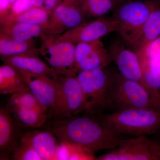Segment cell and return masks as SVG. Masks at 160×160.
<instances>
[{"mask_svg": "<svg viewBox=\"0 0 160 160\" xmlns=\"http://www.w3.org/2000/svg\"><path fill=\"white\" fill-rule=\"evenodd\" d=\"M89 115L52 119L46 129L52 132L59 141L82 146L94 154L103 149H114L128 138L108 130L94 116Z\"/></svg>", "mask_w": 160, "mask_h": 160, "instance_id": "obj_1", "label": "cell"}, {"mask_svg": "<svg viewBox=\"0 0 160 160\" xmlns=\"http://www.w3.org/2000/svg\"><path fill=\"white\" fill-rule=\"evenodd\" d=\"M95 117L106 129L117 134L137 137L160 131V110L131 108L102 113Z\"/></svg>", "mask_w": 160, "mask_h": 160, "instance_id": "obj_2", "label": "cell"}, {"mask_svg": "<svg viewBox=\"0 0 160 160\" xmlns=\"http://www.w3.org/2000/svg\"><path fill=\"white\" fill-rule=\"evenodd\" d=\"M109 66L76 74L84 95L87 114L97 115L110 109L119 73Z\"/></svg>", "mask_w": 160, "mask_h": 160, "instance_id": "obj_3", "label": "cell"}, {"mask_svg": "<svg viewBox=\"0 0 160 160\" xmlns=\"http://www.w3.org/2000/svg\"><path fill=\"white\" fill-rule=\"evenodd\" d=\"M86 112L85 98L76 74L60 76L54 103L48 117L62 120Z\"/></svg>", "mask_w": 160, "mask_h": 160, "instance_id": "obj_4", "label": "cell"}, {"mask_svg": "<svg viewBox=\"0 0 160 160\" xmlns=\"http://www.w3.org/2000/svg\"><path fill=\"white\" fill-rule=\"evenodd\" d=\"M142 108L160 110V102L142 84L126 79L119 73L112 93L110 109L115 111Z\"/></svg>", "mask_w": 160, "mask_h": 160, "instance_id": "obj_5", "label": "cell"}, {"mask_svg": "<svg viewBox=\"0 0 160 160\" xmlns=\"http://www.w3.org/2000/svg\"><path fill=\"white\" fill-rule=\"evenodd\" d=\"M60 35H46L42 38L40 54L49 67L59 76L76 74L75 72V46L60 39Z\"/></svg>", "mask_w": 160, "mask_h": 160, "instance_id": "obj_6", "label": "cell"}, {"mask_svg": "<svg viewBox=\"0 0 160 160\" xmlns=\"http://www.w3.org/2000/svg\"><path fill=\"white\" fill-rule=\"evenodd\" d=\"M154 9L149 1L123 0L114 10L112 18L116 32L125 39L141 28Z\"/></svg>", "mask_w": 160, "mask_h": 160, "instance_id": "obj_7", "label": "cell"}, {"mask_svg": "<svg viewBox=\"0 0 160 160\" xmlns=\"http://www.w3.org/2000/svg\"><path fill=\"white\" fill-rule=\"evenodd\" d=\"M97 160H160L157 141L146 136L128 137L112 151L96 158Z\"/></svg>", "mask_w": 160, "mask_h": 160, "instance_id": "obj_8", "label": "cell"}, {"mask_svg": "<svg viewBox=\"0 0 160 160\" xmlns=\"http://www.w3.org/2000/svg\"><path fill=\"white\" fill-rule=\"evenodd\" d=\"M114 31L116 32V27L113 19L102 17L96 20L85 21L60 35L59 38L60 39L76 45L99 40Z\"/></svg>", "mask_w": 160, "mask_h": 160, "instance_id": "obj_9", "label": "cell"}, {"mask_svg": "<svg viewBox=\"0 0 160 160\" xmlns=\"http://www.w3.org/2000/svg\"><path fill=\"white\" fill-rule=\"evenodd\" d=\"M108 51L122 76L142 84V66L136 52L126 48L119 41L113 42Z\"/></svg>", "mask_w": 160, "mask_h": 160, "instance_id": "obj_10", "label": "cell"}, {"mask_svg": "<svg viewBox=\"0 0 160 160\" xmlns=\"http://www.w3.org/2000/svg\"><path fill=\"white\" fill-rule=\"evenodd\" d=\"M86 17L78 7L60 4L49 14L43 27L46 35H61L86 21Z\"/></svg>", "mask_w": 160, "mask_h": 160, "instance_id": "obj_11", "label": "cell"}, {"mask_svg": "<svg viewBox=\"0 0 160 160\" xmlns=\"http://www.w3.org/2000/svg\"><path fill=\"white\" fill-rule=\"evenodd\" d=\"M7 107L0 109L1 160H8L21 139L23 132Z\"/></svg>", "mask_w": 160, "mask_h": 160, "instance_id": "obj_12", "label": "cell"}, {"mask_svg": "<svg viewBox=\"0 0 160 160\" xmlns=\"http://www.w3.org/2000/svg\"><path fill=\"white\" fill-rule=\"evenodd\" d=\"M22 74L30 91L40 104L49 110L54 103L58 85V78L44 75Z\"/></svg>", "mask_w": 160, "mask_h": 160, "instance_id": "obj_13", "label": "cell"}, {"mask_svg": "<svg viewBox=\"0 0 160 160\" xmlns=\"http://www.w3.org/2000/svg\"><path fill=\"white\" fill-rule=\"evenodd\" d=\"M160 35V9H154L141 28L123 41L138 52L145 49Z\"/></svg>", "mask_w": 160, "mask_h": 160, "instance_id": "obj_14", "label": "cell"}, {"mask_svg": "<svg viewBox=\"0 0 160 160\" xmlns=\"http://www.w3.org/2000/svg\"><path fill=\"white\" fill-rule=\"evenodd\" d=\"M3 62L14 67L22 74L44 75L58 79V75L37 56L27 54L0 55Z\"/></svg>", "mask_w": 160, "mask_h": 160, "instance_id": "obj_15", "label": "cell"}, {"mask_svg": "<svg viewBox=\"0 0 160 160\" xmlns=\"http://www.w3.org/2000/svg\"><path fill=\"white\" fill-rule=\"evenodd\" d=\"M21 138L30 144L42 160H53L57 138L48 129L22 132Z\"/></svg>", "mask_w": 160, "mask_h": 160, "instance_id": "obj_16", "label": "cell"}, {"mask_svg": "<svg viewBox=\"0 0 160 160\" xmlns=\"http://www.w3.org/2000/svg\"><path fill=\"white\" fill-rule=\"evenodd\" d=\"M29 91V86L22 73L3 62L0 66V94L12 95Z\"/></svg>", "mask_w": 160, "mask_h": 160, "instance_id": "obj_17", "label": "cell"}, {"mask_svg": "<svg viewBox=\"0 0 160 160\" xmlns=\"http://www.w3.org/2000/svg\"><path fill=\"white\" fill-rule=\"evenodd\" d=\"M138 54L142 72V85L160 102V60Z\"/></svg>", "mask_w": 160, "mask_h": 160, "instance_id": "obj_18", "label": "cell"}, {"mask_svg": "<svg viewBox=\"0 0 160 160\" xmlns=\"http://www.w3.org/2000/svg\"><path fill=\"white\" fill-rule=\"evenodd\" d=\"M0 32L20 41L42 38L46 35L42 26L18 22L1 23Z\"/></svg>", "mask_w": 160, "mask_h": 160, "instance_id": "obj_19", "label": "cell"}, {"mask_svg": "<svg viewBox=\"0 0 160 160\" xmlns=\"http://www.w3.org/2000/svg\"><path fill=\"white\" fill-rule=\"evenodd\" d=\"M27 54L38 56L39 48L37 47L34 39L20 41L0 32V55Z\"/></svg>", "mask_w": 160, "mask_h": 160, "instance_id": "obj_20", "label": "cell"}, {"mask_svg": "<svg viewBox=\"0 0 160 160\" xmlns=\"http://www.w3.org/2000/svg\"><path fill=\"white\" fill-rule=\"evenodd\" d=\"M8 109L21 128H40L45 124L48 117L47 110L32 108Z\"/></svg>", "mask_w": 160, "mask_h": 160, "instance_id": "obj_21", "label": "cell"}, {"mask_svg": "<svg viewBox=\"0 0 160 160\" xmlns=\"http://www.w3.org/2000/svg\"><path fill=\"white\" fill-rule=\"evenodd\" d=\"M112 59L104 46L95 49L87 55L75 67L76 74L80 71L103 68L109 66Z\"/></svg>", "mask_w": 160, "mask_h": 160, "instance_id": "obj_22", "label": "cell"}, {"mask_svg": "<svg viewBox=\"0 0 160 160\" xmlns=\"http://www.w3.org/2000/svg\"><path fill=\"white\" fill-rule=\"evenodd\" d=\"M123 0H82L78 8L85 17H102L115 10Z\"/></svg>", "mask_w": 160, "mask_h": 160, "instance_id": "obj_23", "label": "cell"}, {"mask_svg": "<svg viewBox=\"0 0 160 160\" xmlns=\"http://www.w3.org/2000/svg\"><path fill=\"white\" fill-rule=\"evenodd\" d=\"M49 15L43 7L34 6L26 11L17 15H7L0 18L2 22H18L40 25L44 27L48 21Z\"/></svg>", "mask_w": 160, "mask_h": 160, "instance_id": "obj_24", "label": "cell"}, {"mask_svg": "<svg viewBox=\"0 0 160 160\" xmlns=\"http://www.w3.org/2000/svg\"><path fill=\"white\" fill-rule=\"evenodd\" d=\"M7 107L9 109L32 108L48 111V109L40 104L30 91L11 95Z\"/></svg>", "mask_w": 160, "mask_h": 160, "instance_id": "obj_25", "label": "cell"}, {"mask_svg": "<svg viewBox=\"0 0 160 160\" xmlns=\"http://www.w3.org/2000/svg\"><path fill=\"white\" fill-rule=\"evenodd\" d=\"M11 158L14 160H42L30 144L22 138L12 154Z\"/></svg>", "mask_w": 160, "mask_h": 160, "instance_id": "obj_26", "label": "cell"}, {"mask_svg": "<svg viewBox=\"0 0 160 160\" xmlns=\"http://www.w3.org/2000/svg\"><path fill=\"white\" fill-rule=\"evenodd\" d=\"M103 46L99 39L76 44L75 49V67L92 51Z\"/></svg>", "mask_w": 160, "mask_h": 160, "instance_id": "obj_27", "label": "cell"}, {"mask_svg": "<svg viewBox=\"0 0 160 160\" xmlns=\"http://www.w3.org/2000/svg\"><path fill=\"white\" fill-rule=\"evenodd\" d=\"M77 145L67 141L58 142L53 160H69Z\"/></svg>", "mask_w": 160, "mask_h": 160, "instance_id": "obj_28", "label": "cell"}, {"mask_svg": "<svg viewBox=\"0 0 160 160\" xmlns=\"http://www.w3.org/2000/svg\"><path fill=\"white\" fill-rule=\"evenodd\" d=\"M137 53L150 59L160 60V35L145 49Z\"/></svg>", "mask_w": 160, "mask_h": 160, "instance_id": "obj_29", "label": "cell"}, {"mask_svg": "<svg viewBox=\"0 0 160 160\" xmlns=\"http://www.w3.org/2000/svg\"><path fill=\"white\" fill-rule=\"evenodd\" d=\"M34 6L31 0H16L12 5L11 12L8 15L20 14Z\"/></svg>", "mask_w": 160, "mask_h": 160, "instance_id": "obj_30", "label": "cell"}, {"mask_svg": "<svg viewBox=\"0 0 160 160\" xmlns=\"http://www.w3.org/2000/svg\"><path fill=\"white\" fill-rule=\"evenodd\" d=\"M16 0H0V18L10 13L12 7Z\"/></svg>", "mask_w": 160, "mask_h": 160, "instance_id": "obj_31", "label": "cell"}, {"mask_svg": "<svg viewBox=\"0 0 160 160\" xmlns=\"http://www.w3.org/2000/svg\"><path fill=\"white\" fill-rule=\"evenodd\" d=\"M63 0H44L43 8L48 15L58 6L62 4Z\"/></svg>", "mask_w": 160, "mask_h": 160, "instance_id": "obj_32", "label": "cell"}, {"mask_svg": "<svg viewBox=\"0 0 160 160\" xmlns=\"http://www.w3.org/2000/svg\"><path fill=\"white\" fill-rule=\"evenodd\" d=\"M82 0H63L62 4L65 6L78 7Z\"/></svg>", "mask_w": 160, "mask_h": 160, "instance_id": "obj_33", "label": "cell"}, {"mask_svg": "<svg viewBox=\"0 0 160 160\" xmlns=\"http://www.w3.org/2000/svg\"><path fill=\"white\" fill-rule=\"evenodd\" d=\"M31 1L34 6L43 7L44 0H31Z\"/></svg>", "mask_w": 160, "mask_h": 160, "instance_id": "obj_34", "label": "cell"}, {"mask_svg": "<svg viewBox=\"0 0 160 160\" xmlns=\"http://www.w3.org/2000/svg\"><path fill=\"white\" fill-rule=\"evenodd\" d=\"M157 141L160 147V136L159 139L158 141Z\"/></svg>", "mask_w": 160, "mask_h": 160, "instance_id": "obj_35", "label": "cell"}]
</instances>
